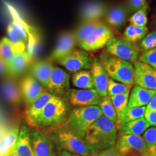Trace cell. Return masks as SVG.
<instances>
[{
  "mask_svg": "<svg viewBox=\"0 0 156 156\" xmlns=\"http://www.w3.org/2000/svg\"><path fill=\"white\" fill-rule=\"evenodd\" d=\"M116 137L117 128L115 123L102 116L90 127L83 138L90 154L95 156L114 146Z\"/></svg>",
  "mask_w": 156,
  "mask_h": 156,
  "instance_id": "1",
  "label": "cell"
},
{
  "mask_svg": "<svg viewBox=\"0 0 156 156\" xmlns=\"http://www.w3.org/2000/svg\"><path fill=\"white\" fill-rule=\"evenodd\" d=\"M48 134L56 150L68 151L80 156H90L89 149L83 138L71 127L55 128Z\"/></svg>",
  "mask_w": 156,
  "mask_h": 156,
  "instance_id": "2",
  "label": "cell"
},
{
  "mask_svg": "<svg viewBox=\"0 0 156 156\" xmlns=\"http://www.w3.org/2000/svg\"><path fill=\"white\" fill-rule=\"evenodd\" d=\"M100 61L108 76L112 79L122 83L134 84V67L131 62L107 53L101 56Z\"/></svg>",
  "mask_w": 156,
  "mask_h": 156,
  "instance_id": "3",
  "label": "cell"
},
{
  "mask_svg": "<svg viewBox=\"0 0 156 156\" xmlns=\"http://www.w3.org/2000/svg\"><path fill=\"white\" fill-rule=\"evenodd\" d=\"M102 116L98 105L75 108L70 112L68 123L78 135L84 138L90 127Z\"/></svg>",
  "mask_w": 156,
  "mask_h": 156,
  "instance_id": "4",
  "label": "cell"
},
{
  "mask_svg": "<svg viewBox=\"0 0 156 156\" xmlns=\"http://www.w3.org/2000/svg\"><path fill=\"white\" fill-rule=\"evenodd\" d=\"M68 106L62 98L55 97L45 105L33 124L48 127L62 123L67 117Z\"/></svg>",
  "mask_w": 156,
  "mask_h": 156,
  "instance_id": "5",
  "label": "cell"
},
{
  "mask_svg": "<svg viewBox=\"0 0 156 156\" xmlns=\"http://www.w3.org/2000/svg\"><path fill=\"white\" fill-rule=\"evenodd\" d=\"M107 53L124 60L133 62L138 60L140 56V46L135 43L113 37L106 45Z\"/></svg>",
  "mask_w": 156,
  "mask_h": 156,
  "instance_id": "6",
  "label": "cell"
},
{
  "mask_svg": "<svg viewBox=\"0 0 156 156\" xmlns=\"http://www.w3.org/2000/svg\"><path fill=\"white\" fill-rule=\"evenodd\" d=\"M68 106L79 108L97 105L101 97L94 89H69L62 98Z\"/></svg>",
  "mask_w": 156,
  "mask_h": 156,
  "instance_id": "7",
  "label": "cell"
},
{
  "mask_svg": "<svg viewBox=\"0 0 156 156\" xmlns=\"http://www.w3.org/2000/svg\"><path fill=\"white\" fill-rule=\"evenodd\" d=\"M93 62V58L87 51L76 49L57 61L60 65L73 73L91 69Z\"/></svg>",
  "mask_w": 156,
  "mask_h": 156,
  "instance_id": "8",
  "label": "cell"
},
{
  "mask_svg": "<svg viewBox=\"0 0 156 156\" xmlns=\"http://www.w3.org/2000/svg\"><path fill=\"white\" fill-rule=\"evenodd\" d=\"M115 147L123 156H146L145 141L140 135H120Z\"/></svg>",
  "mask_w": 156,
  "mask_h": 156,
  "instance_id": "9",
  "label": "cell"
},
{
  "mask_svg": "<svg viewBox=\"0 0 156 156\" xmlns=\"http://www.w3.org/2000/svg\"><path fill=\"white\" fill-rule=\"evenodd\" d=\"M29 135L34 156H56L49 134L33 129L30 131Z\"/></svg>",
  "mask_w": 156,
  "mask_h": 156,
  "instance_id": "10",
  "label": "cell"
},
{
  "mask_svg": "<svg viewBox=\"0 0 156 156\" xmlns=\"http://www.w3.org/2000/svg\"><path fill=\"white\" fill-rule=\"evenodd\" d=\"M113 37L111 28L104 23L79 47L87 51H97L106 46Z\"/></svg>",
  "mask_w": 156,
  "mask_h": 156,
  "instance_id": "11",
  "label": "cell"
},
{
  "mask_svg": "<svg viewBox=\"0 0 156 156\" xmlns=\"http://www.w3.org/2000/svg\"><path fill=\"white\" fill-rule=\"evenodd\" d=\"M134 80L144 89L156 90V70L151 66L137 60L134 62Z\"/></svg>",
  "mask_w": 156,
  "mask_h": 156,
  "instance_id": "12",
  "label": "cell"
},
{
  "mask_svg": "<svg viewBox=\"0 0 156 156\" xmlns=\"http://www.w3.org/2000/svg\"><path fill=\"white\" fill-rule=\"evenodd\" d=\"M70 87V76L65 70L54 67L46 87L48 91L56 97L62 98Z\"/></svg>",
  "mask_w": 156,
  "mask_h": 156,
  "instance_id": "13",
  "label": "cell"
},
{
  "mask_svg": "<svg viewBox=\"0 0 156 156\" xmlns=\"http://www.w3.org/2000/svg\"><path fill=\"white\" fill-rule=\"evenodd\" d=\"M108 7L106 4L100 0H90L86 2L80 11L81 22L100 20L104 18Z\"/></svg>",
  "mask_w": 156,
  "mask_h": 156,
  "instance_id": "14",
  "label": "cell"
},
{
  "mask_svg": "<svg viewBox=\"0 0 156 156\" xmlns=\"http://www.w3.org/2000/svg\"><path fill=\"white\" fill-rule=\"evenodd\" d=\"M90 69L93 80L94 89L101 97L107 96L108 84L109 77L102 67L100 60L97 58L93 59L92 67Z\"/></svg>",
  "mask_w": 156,
  "mask_h": 156,
  "instance_id": "15",
  "label": "cell"
},
{
  "mask_svg": "<svg viewBox=\"0 0 156 156\" xmlns=\"http://www.w3.org/2000/svg\"><path fill=\"white\" fill-rule=\"evenodd\" d=\"M20 88L23 98L28 105L44 91L42 86L30 74L23 78Z\"/></svg>",
  "mask_w": 156,
  "mask_h": 156,
  "instance_id": "16",
  "label": "cell"
},
{
  "mask_svg": "<svg viewBox=\"0 0 156 156\" xmlns=\"http://www.w3.org/2000/svg\"><path fill=\"white\" fill-rule=\"evenodd\" d=\"M76 46L73 32L67 31L62 34L50 55V59L57 62L73 50Z\"/></svg>",
  "mask_w": 156,
  "mask_h": 156,
  "instance_id": "17",
  "label": "cell"
},
{
  "mask_svg": "<svg viewBox=\"0 0 156 156\" xmlns=\"http://www.w3.org/2000/svg\"><path fill=\"white\" fill-rule=\"evenodd\" d=\"M130 12L127 6L118 4L108 9L104 16L105 24L110 28L121 27L129 18Z\"/></svg>",
  "mask_w": 156,
  "mask_h": 156,
  "instance_id": "18",
  "label": "cell"
},
{
  "mask_svg": "<svg viewBox=\"0 0 156 156\" xmlns=\"http://www.w3.org/2000/svg\"><path fill=\"white\" fill-rule=\"evenodd\" d=\"M30 131L26 124H22L15 145L8 151L12 156H34L30 140Z\"/></svg>",
  "mask_w": 156,
  "mask_h": 156,
  "instance_id": "19",
  "label": "cell"
},
{
  "mask_svg": "<svg viewBox=\"0 0 156 156\" xmlns=\"http://www.w3.org/2000/svg\"><path fill=\"white\" fill-rule=\"evenodd\" d=\"M54 66L50 61L39 60L34 62L28 67L30 75L44 87H47Z\"/></svg>",
  "mask_w": 156,
  "mask_h": 156,
  "instance_id": "20",
  "label": "cell"
},
{
  "mask_svg": "<svg viewBox=\"0 0 156 156\" xmlns=\"http://www.w3.org/2000/svg\"><path fill=\"white\" fill-rule=\"evenodd\" d=\"M156 94V90L144 89L135 85L132 90L128 99V108L142 107L147 105L152 98Z\"/></svg>",
  "mask_w": 156,
  "mask_h": 156,
  "instance_id": "21",
  "label": "cell"
},
{
  "mask_svg": "<svg viewBox=\"0 0 156 156\" xmlns=\"http://www.w3.org/2000/svg\"><path fill=\"white\" fill-rule=\"evenodd\" d=\"M32 58L27 51L16 55L8 65V75L16 77L24 73L31 64Z\"/></svg>",
  "mask_w": 156,
  "mask_h": 156,
  "instance_id": "22",
  "label": "cell"
},
{
  "mask_svg": "<svg viewBox=\"0 0 156 156\" xmlns=\"http://www.w3.org/2000/svg\"><path fill=\"white\" fill-rule=\"evenodd\" d=\"M26 46L24 44H14L6 37L0 40V57L6 66L16 55L26 51Z\"/></svg>",
  "mask_w": 156,
  "mask_h": 156,
  "instance_id": "23",
  "label": "cell"
},
{
  "mask_svg": "<svg viewBox=\"0 0 156 156\" xmlns=\"http://www.w3.org/2000/svg\"><path fill=\"white\" fill-rule=\"evenodd\" d=\"M55 97L56 96L44 90L37 99L28 105L27 110V116L30 123L34 124L35 120L38 116L45 105Z\"/></svg>",
  "mask_w": 156,
  "mask_h": 156,
  "instance_id": "24",
  "label": "cell"
},
{
  "mask_svg": "<svg viewBox=\"0 0 156 156\" xmlns=\"http://www.w3.org/2000/svg\"><path fill=\"white\" fill-rule=\"evenodd\" d=\"M1 91L8 102L14 105L20 104L23 97L21 90L14 80L8 79L4 82L1 87Z\"/></svg>",
  "mask_w": 156,
  "mask_h": 156,
  "instance_id": "25",
  "label": "cell"
},
{
  "mask_svg": "<svg viewBox=\"0 0 156 156\" xmlns=\"http://www.w3.org/2000/svg\"><path fill=\"white\" fill-rule=\"evenodd\" d=\"M104 23L102 20L81 22L75 30L73 31L76 45L80 46V45L90 37V35L94 32L95 30Z\"/></svg>",
  "mask_w": 156,
  "mask_h": 156,
  "instance_id": "26",
  "label": "cell"
},
{
  "mask_svg": "<svg viewBox=\"0 0 156 156\" xmlns=\"http://www.w3.org/2000/svg\"><path fill=\"white\" fill-rule=\"evenodd\" d=\"M150 127L149 124L144 117L122 124L119 129L120 131V135H140Z\"/></svg>",
  "mask_w": 156,
  "mask_h": 156,
  "instance_id": "27",
  "label": "cell"
},
{
  "mask_svg": "<svg viewBox=\"0 0 156 156\" xmlns=\"http://www.w3.org/2000/svg\"><path fill=\"white\" fill-rule=\"evenodd\" d=\"M129 93H127L109 97L117 115V120L115 122L117 129H119L121 126L124 113L128 108Z\"/></svg>",
  "mask_w": 156,
  "mask_h": 156,
  "instance_id": "28",
  "label": "cell"
},
{
  "mask_svg": "<svg viewBox=\"0 0 156 156\" xmlns=\"http://www.w3.org/2000/svg\"><path fill=\"white\" fill-rule=\"evenodd\" d=\"M73 85L82 89H93L94 84L91 73L89 70H80L73 73L72 78Z\"/></svg>",
  "mask_w": 156,
  "mask_h": 156,
  "instance_id": "29",
  "label": "cell"
},
{
  "mask_svg": "<svg viewBox=\"0 0 156 156\" xmlns=\"http://www.w3.org/2000/svg\"><path fill=\"white\" fill-rule=\"evenodd\" d=\"M148 33V28L146 27H137L132 24L127 26L124 32V39L128 42L135 43L141 41Z\"/></svg>",
  "mask_w": 156,
  "mask_h": 156,
  "instance_id": "30",
  "label": "cell"
},
{
  "mask_svg": "<svg viewBox=\"0 0 156 156\" xmlns=\"http://www.w3.org/2000/svg\"><path fill=\"white\" fill-rule=\"evenodd\" d=\"M143 138L146 146L145 156H156V127L147 129Z\"/></svg>",
  "mask_w": 156,
  "mask_h": 156,
  "instance_id": "31",
  "label": "cell"
},
{
  "mask_svg": "<svg viewBox=\"0 0 156 156\" xmlns=\"http://www.w3.org/2000/svg\"><path fill=\"white\" fill-rule=\"evenodd\" d=\"M98 106L100 107L104 116L111 120L114 123L116 122L117 115L112 104L111 100L108 95L101 97Z\"/></svg>",
  "mask_w": 156,
  "mask_h": 156,
  "instance_id": "32",
  "label": "cell"
},
{
  "mask_svg": "<svg viewBox=\"0 0 156 156\" xmlns=\"http://www.w3.org/2000/svg\"><path fill=\"white\" fill-rule=\"evenodd\" d=\"M133 87V84H127L117 82L109 78L107 89L108 95L109 97H112L116 95L129 93Z\"/></svg>",
  "mask_w": 156,
  "mask_h": 156,
  "instance_id": "33",
  "label": "cell"
},
{
  "mask_svg": "<svg viewBox=\"0 0 156 156\" xmlns=\"http://www.w3.org/2000/svg\"><path fill=\"white\" fill-rule=\"evenodd\" d=\"M147 9L148 5L146 4L140 9L133 13L128 18L130 24L137 27H146L147 23Z\"/></svg>",
  "mask_w": 156,
  "mask_h": 156,
  "instance_id": "34",
  "label": "cell"
},
{
  "mask_svg": "<svg viewBox=\"0 0 156 156\" xmlns=\"http://www.w3.org/2000/svg\"><path fill=\"white\" fill-rule=\"evenodd\" d=\"M19 133V127H14L11 129L6 135L5 138L1 146V151L4 154L9 151L15 145Z\"/></svg>",
  "mask_w": 156,
  "mask_h": 156,
  "instance_id": "35",
  "label": "cell"
},
{
  "mask_svg": "<svg viewBox=\"0 0 156 156\" xmlns=\"http://www.w3.org/2000/svg\"><path fill=\"white\" fill-rule=\"evenodd\" d=\"M146 109V106L135 107L131 108H127L126 111L124 113L122 124L144 117L145 115Z\"/></svg>",
  "mask_w": 156,
  "mask_h": 156,
  "instance_id": "36",
  "label": "cell"
},
{
  "mask_svg": "<svg viewBox=\"0 0 156 156\" xmlns=\"http://www.w3.org/2000/svg\"><path fill=\"white\" fill-rule=\"evenodd\" d=\"M139 46L140 51H142L156 48V30L147 34L140 41Z\"/></svg>",
  "mask_w": 156,
  "mask_h": 156,
  "instance_id": "37",
  "label": "cell"
},
{
  "mask_svg": "<svg viewBox=\"0 0 156 156\" xmlns=\"http://www.w3.org/2000/svg\"><path fill=\"white\" fill-rule=\"evenodd\" d=\"M138 60L151 66L156 70V48L143 51Z\"/></svg>",
  "mask_w": 156,
  "mask_h": 156,
  "instance_id": "38",
  "label": "cell"
},
{
  "mask_svg": "<svg viewBox=\"0 0 156 156\" xmlns=\"http://www.w3.org/2000/svg\"><path fill=\"white\" fill-rule=\"evenodd\" d=\"M7 33H8V38L14 44H26L24 41L23 40L21 36L20 35L16 29L15 28L12 23H10L8 26L7 28Z\"/></svg>",
  "mask_w": 156,
  "mask_h": 156,
  "instance_id": "39",
  "label": "cell"
},
{
  "mask_svg": "<svg viewBox=\"0 0 156 156\" xmlns=\"http://www.w3.org/2000/svg\"><path fill=\"white\" fill-rule=\"evenodd\" d=\"M146 4V0H128L127 8L130 13L133 14Z\"/></svg>",
  "mask_w": 156,
  "mask_h": 156,
  "instance_id": "40",
  "label": "cell"
},
{
  "mask_svg": "<svg viewBox=\"0 0 156 156\" xmlns=\"http://www.w3.org/2000/svg\"><path fill=\"white\" fill-rule=\"evenodd\" d=\"M95 156H123L116 149L115 146H113L106 150L102 151Z\"/></svg>",
  "mask_w": 156,
  "mask_h": 156,
  "instance_id": "41",
  "label": "cell"
},
{
  "mask_svg": "<svg viewBox=\"0 0 156 156\" xmlns=\"http://www.w3.org/2000/svg\"><path fill=\"white\" fill-rule=\"evenodd\" d=\"M145 119L151 126H156V110L145 111Z\"/></svg>",
  "mask_w": 156,
  "mask_h": 156,
  "instance_id": "42",
  "label": "cell"
},
{
  "mask_svg": "<svg viewBox=\"0 0 156 156\" xmlns=\"http://www.w3.org/2000/svg\"><path fill=\"white\" fill-rule=\"evenodd\" d=\"M6 75H8L7 66L5 62L0 57V76H4Z\"/></svg>",
  "mask_w": 156,
  "mask_h": 156,
  "instance_id": "43",
  "label": "cell"
},
{
  "mask_svg": "<svg viewBox=\"0 0 156 156\" xmlns=\"http://www.w3.org/2000/svg\"><path fill=\"white\" fill-rule=\"evenodd\" d=\"M146 111H149L151 110H156V94L152 98L149 103L147 104Z\"/></svg>",
  "mask_w": 156,
  "mask_h": 156,
  "instance_id": "44",
  "label": "cell"
},
{
  "mask_svg": "<svg viewBox=\"0 0 156 156\" xmlns=\"http://www.w3.org/2000/svg\"><path fill=\"white\" fill-rule=\"evenodd\" d=\"M56 156H80L74 154L71 152H69L68 151H60L58 154H57Z\"/></svg>",
  "mask_w": 156,
  "mask_h": 156,
  "instance_id": "45",
  "label": "cell"
},
{
  "mask_svg": "<svg viewBox=\"0 0 156 156\" xmlns=\"http://www.w3.org/2000/svg\"><path fill=\"white\" fill-rule=\"evenodd\" d=\"M2 156H13L8 151H7L6 152H5L4 154H2Z\"/></svg>",
  "mask_w": 156,
  "mask_h": 156,
  "instance_id": "46",
  "label": "cell"
}]
</instances>
